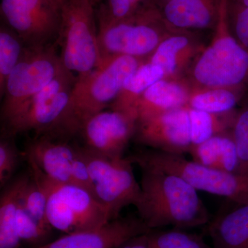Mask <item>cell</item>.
Instances as JSON below:
<instances>
[{
    "label": "cell",
    "mask_w": 248,
    "mask_h": 248,
    "mask_svg": "<svg viewBox=\"0 0 248 248\" xmlns=\"http://www.w3.org/2000/svg\"><path fill=\"white\" fill-rule=\"evenodd\" d=\"M62 66L77 79L102 62L95 9L89 0H67L62 6L58 42Z\"/></svg>",
    "instance_id": "277c9868"
},
{
    "label": "cell",
    "mask_w": 248,
    "mask_h": 248,
    "mask_svg": "<svg viewBox=\"0 0 248 248\" xmlns=\"http://www.w3.org/2000/svg\"><path fill=\"white\" fill-rule=\"evenodd\" d=\"M141 199L138 211L151 230L172 226L197 228L209 223L210 215L194 188L177 174L141 166Z\"/></svg>",
    "instance_id": "6da1fadb"
},
{
    "label": "cell",
    "mask_w": 248,
    "mask_h": 248,
    "mask_svg": "<svg viewBox=\"0 0 248 248\" xmlns=\"http://www.w3.org/2000/svg\"><path fill=\"white\" fill-rule=\"evenodd\" d=\"M230 4L236 40L248 53V7L232 0Z\"/></svg>",
    "instance_id": "1f68e13d"
},
{
    "label": "cell",
    "mask_w": 248,
    "mask_h": 248,
    "mask_svg": "<svg viewBox=\"0 0 248 248\" xmlns=\"http://www.w3.org/2000/svg\"><path fill=\"white\" fill-rule=\"evenodd\" d=\"M145 0H104L95 9L98 24H110L131 17L144 5Z\"/></svg>",
    "instance_id": "484cf974"
},
{
    "label": "cell",
    "mask_w": 248,
    "mask_h": 248,
    "mask_svg": "<svg viewBox=\"0 0 248 248\" xmlns=\"http://www.w3.org/2000/svg\"><path fill=\"white\" fill-rule=\"evenodd\" d=\"M58 50V45L40 48H26L20 61L6 81L1 108L3 124L64 68Z\"/></svg>",
    "instance_id": "52a82bcc"
},
{
    "label": "cell",
    "mask_w": 248,
    "mask_h": 248,
    "mask_svg": "<svg viewBox=\"0 0 248 248\" xmlns=\"http://www.w3.org/2000/svg\"><path fill=\"white\" fill-rule=\"evenodd\" d=\"M151 231L140 217H119L99 229L66 234L35 248H117L127 240Z\"/></svg>",
    "instance_id": "4fadbf2b"
},
{
    "label": "cell",
    "mask_w": 248,
    "mask_h": 248,
    "mask_svg": "<svg viewBox=\"0 0 248 248\" xmlns=\"http://www.w3.org/2000/svg\"><path fill=\"white\" fill-rule=\"evenodd\" d=\"M187 98L186 91L179 85L160 80L148 88L138 99L135 107L138 121L180 108Z\"/></svg>",
    "instance_id": "ac0fdd59"
},
{
    "label": "cell",
    "mask_w": 248,
    "mask_h": 248,
    "mask_svg": "<svg viewBox=\"0 0 248 248\" xmlns=\"http://www.w3.org/2000/svg\"><path fill=\"white\" fill-rule=\"evenodd\" d=\"M21 200L31 217L46 230L51 232L53 228L47 219L46 200L45 194L31 174L30 179L23 190Z\"/></svg>",
    "instance_id": "d4e9b609"
},
{
    "label": "cell",
    "mask_w": 248,
    "mask_h": 248,
    "mask_svg": "<svg viewBox=\"0 0 248 248\" xmlns=\"http://www.w3.org/2000/svg\"><path fill=\"white\" fill-rule=\"evenodd\" d=\"M137 122L135 116L108 108L86 120L78 134L85 146L112 159H121L135 135Z\"/></svg>",
    "instance_id": "8fae6325"
},
{
    "label": "cell",
    "mask_w": 248,
    "mask_h": 248,
    "mask_svg": "<svg viewBox=\"0 0 248 248\" xmlns=\"http://www.w3.org/2000/svg\"><path fill=\"white\" fill-rule=\"evenodd\" d=\"M26 173L12 179L0 197V248H20L22 241L17 234L16 215L22 194L30 179Z\"/></svg>",
    "instance_id": "ffe728a7"
},
{
    "label": "cell",
    "mask_w": 248,
    "mask_h": 248,
    "mask_svg": "<svg viewBox=\"0 0 248 248\" xmlns=\"http://www.w3.org/2000/svg\"><path fill=\"white\" fill-rule=\"evenodd\" d=\"M3 23L14 31L27 48L57 45L62 6L55 0H1Z\"/></svg>",
    "instance_id": "ba28073f"
},
{
    "label": "cell",
    "mask_w": 248,
    "mask_h": 248,
    "mask_svg": "<svg viewBox=\"0 0 248 248\" xmlns=\"http://www.w3.org/2000/svg\"><path fill=\"white\" fill-rule=\"evenodd\" d=\"M127 158L140 167L148 166L177 174L197 190L221 196L238 205L248 204V175L206 167L184 155L140 150Z\"/></svg>",
    "instance_id": "5b68a950"
},
{
    "label": "cell",
    "mask_w": 248,
    "mask_h": 248,
    "mask_svg": "<svg viewBox=\"0 0 248 248\" xmlns=\"http://www.w3.org/2000/svg\"><path fill=\"white\" fill-rule=\"evenodd\" d=\"M165 73L159 66L151 62L139 66L136 71L125 81L123 89L110 108L122 111L135 116V107L138 97L152 85L164 78Z\"/></svg>",
    "instance_id": "44dd1931"
},
{
    "label": "cell",
    "mask_w": 248,
    "mask_h": 248,
    "mask_svg": "<svg viewBox=\"0 0 248 248\" xmlns=\"http://www.w3.org/2000/svg\"><path fill=\"white\" fill-rule=\"evenodd\" d=\"M237 102V95L231 91L215 89L195 95L191 100L190 107L209 113L221 114L231 111Z\"/></svg>",
    "instance_id": "cb8c5ba5"
},
{
    "label": "cell",
    "mask_w": 248,
    "mask_h": 248,
    "mask_svg": "<svg viewBox=\"0 0 248 248\" xmlns=\"http://www.w3.org/2000/svg\"><path fill=\"white\" fill-rule=\"evenodd\" d=\"M156 12L145 4L131 17L98 24V40L102 60L120 55L143 56L159 46V35L151 22Z\"/></svg>",
    "instance_id": "9c48e42d"
},
{
    "label": "cell",
    "mask_w": 248,
    "mask_h": 248,
    "mask_svg": "<svg viewBox=\"0 0 248 248\" xmlns=\"http://www.w3.org/2000/svg\"><path fill=\"white\" fill-rule=\"evenodd\" d=\"M188 40L184 36H174L161 42L152 56L151 63L159 66L165 75L171 74L175 71L177 55L185 48Z\"/></svg>",
    "instance_id": "83f0119b"
},
{
    "label": "cell",
    "mask_w": 248,
    "mask_h": 248,
    "mask_svg": "<svg viewBox=\"0 0 248 248\" xmlns=\"http://www.w3.org/2000/svg\"><path fill=\"white\" fill-rule=\"evenodd\" d=\"M134 138L151 149L184 155L192 146L189 111L180 108L138 120Z\"/></svg>",
    "instance_id": "7c38bea8"
},
{
    "label": "cell",
    "mask_w": 248,
    "mask_h": 248,
    "mask_svg": "<svg viewBox=\"0 0 248 248\" xmlns=\"http://www.w3.org/2000/svg\"><path fill=\"white\" fill-rule=\"evenodd\" d=\"M77 78L65 68L3 124L1 134L15 137L33 132L35 136L68 138L66 121Z\"/></svg>",
    "instance_id": "3957f363"
},
{
    "label": "cell",
    "mask_w": 248,
    "mask_h": 248,
    "mask_svg": "<svg viewBox=\"0 0 248 248\" xmlns=\"http://www.w3.org/2000/svg\"><path fill=\"white\" fill-rule=\"evenodd\" d=\"M231 134L239 158L236 173L248 175V106L235 116Z\"/></svg>",
    "instance_id": "f1b7e54d"
},
{
    "label": "cell",
    "mask_w": 248,
    "mask_h": 248,
    "mask_svg": "<svg viewBox=\"0 0 248 248\" xmlns=\"http://www.w3.org/2000/svg\"><path fill=\"white\" fill-rule=\"evenodd\" d=\"M192 161L211 169L225 172H237L239 166L237 150L231 135H217L189 151Z\"/></svg>",
    "instance_id": "d6986e66"
},
{
    "label": "cell",
    "mask_w": 248,
    "mask_h": 248,
    "mask_svg": "<svg viewBox=\"0 0 248 248\" xmlns=\"http://www.w3.org/2000/svg\"><path fill=\"white\" fill-rule=\"evenodd\" d=\"M26 46L19 36L1 23L0 28V96L4 95L6 81L20 61Z\"/></svg>",
    "instance_id": "7402d4cb"
},
{
    "label": "cell",
    "mask_w": 248,
    "mask_h": 248,
    "mask_svg": "<svg viewBox=\"0 0 248 248\" xmlns=\"http://www.w3.org/2000/svg\"><path fill=\"white\" fill-rule=\"evenodd\" d=\"M234 1L235 2L239 3L240 4L244 5V6L248 7V0H232Z\"/></svg>",
    "instance_id": "836d02e7"
},
{
    "label": "cell",
    "mask_w": 248,
    "mask_h": 248,
    "mask_svg": "<svg viewBox=\"0 0 248 248\" xmlns=\"http://www.w3.org/2000/svg\"><path fill=\"white\" fill-rule=\"evenodd\" d=\"M54 182L73 220L74 233L99 229L112 221L108 210L84 187Z\"/></svg>",
    "instance_id": "9a60e30c"
},
{
    "label": "cell",
    "mask_w": 248,
    "mask_h": 248,
    "mask_svg": "<svg viewBox=\"0 0 248 248\" xmlns=\"http://www.w3.org/2000/svg\"><path fill=\"white\" fill-rule=\"evenodd\" d=\"M149 232L134 236L131 239L127 240L117 248H150L148 235Z\"/></svg>",
    "instance_id": "d6a6232c"
},
{
    "label": "cell",
    "mask_w": 248,
    "mask_h": 248,
    "mask_svg": "<svg viewBox=\"0 0 248 248\" xmlns=\"http://www.w3.org/2000/svg\"><path fill=\"white\" fill-rule=\"evenodd\" d=\"M162 2L163 5L166 4V3L169 2L170 0H160Z\"/></svg>",
    "instance_id": "d590c367"
},
{
    "label": "cell",
    "mask_w": 248,
    "mask_h": 248,
    "mask_svg": "<svg viewBox=\"0 0 248 248\" xmlns=\"http://www.w3.org/2000/svg\"><path fill=\"white\" fill-rule=\"evenodd\" d=\"M140 66L138 58L129 55L102 60L92 71L77 79L72 91L66 121L70 138L79 133L93 115L110 108L124 84Z\"/></svg>",
    "instance_id": "7a4b0ae2"
},
{
    "label": "cell",
    "mask_w": 248,
    "mask_h": 248,
    "mask_svg": "<svg viewBox=\"0 0 248 248\" xmlns=\"http://www.w3.org/2000/svg\"><path fill=\"white\" fill-rule=\"evenodd\" d=\"M208 231L213 248H248V204L217 216Z\"/></svg>",
    "instance_id": "e0dca14e"
},
{
    "label": "cell",
    "mask_w": 248,
    "mask_h": 248,
    "mask_svg": "<svg viewBox=\"0 0 248 248\" xmlns=\"http://www.w3.org/2000/svg\"><path fill=\"white\" fill-rule=\"evenodd\" d=\"M189 111L190 120V133L192 146L207 141L219 130L215 114L191 108Z\"/></svg>",
    "instance_id": "f546056e"
},
{
    "label": "cell",
    "mask_w": 248,
    "mask_h": 248,
    "mask_svg": "<svg viewBox=\"0 0 248 248\" xmlns=\"http://www.w3.org/2000/svg\"><path fill=\"white\" fill-rule=\"evenodd\" d=\"M55 1H58L59 4H60L62 5V6H63V5L66 2L67 0H55Z\"/></svg>",
    "instance_id": "e575fe53"
},
{
    "label": "cell",
    "mask_w": 248,
    "mask_h": 248,
    "mask_svg": "<svg viewBox=\"0 0 248 248\" xmlns=\"http://www.w3.org/2000/svg\"><path fill=\"white\" fill-rule=\"evenodd\" d=\"M150 248H213L200 235L186 232L179 228L149 234Z\"/></svg>",
    "instance_id": "603a6c76"
},
{
    "label": "cell",
    "mask_w": 248,
    "mask_h": 248,
    "mask_svg": "<svg viewBox=\"0 0 248 248\" xmlns=\"http://www.w3.org/2000/svg\"><path fill=\"white\" fill-rule=\"evenodd\" d=\"M59 139L35 136L26 145L24 156L30 159L48 177L62 184H73V164L78 155L77 145L72 146Z\"/></svg>",
    "instance_id": "5bb4252c"
},
{
    "label": "cell",
    "mask_w": 248,
    "mask_h": 248,
    "mask_svg": "<svg viewBox=\"0 0 248 248\" xmlns=\"http://www.w3.org/2000/svg\"><path fill=\"white\" fill-rule=\"evenodd\" d=\"M20 153L14 137L1 134L0 141V186L4 188L11 180L19 162Z\"/></svg>",
    "instance_id": "4dcf8cb0"
},
{
    "label": "cell",
    "mask_w": 248,
    "mask_h": 248,
    "mask_svg": "<svg viewBox=\"0 0 248 248\" xmlns=\"http://www.w3.org/2000/svg\"><path fill=\"white\" fill-rule=\"evenodd\" d=\"M78 148L87 164L96 198L108 210L112 220L119 218L122 209L128 205L138 208L141 186L127 156L112 159L85 146Z\"/></svg>",
    "instance_id": "8992f818"
},
{
    "label": "cell",
    "mask_w": 248,
    "mask_h": 248,
    "mask_svg": "<svg viewBox=\"0 0 248 248\" xmlns=\"http://www.w3.org/2000/svg\"><path fill=\"white\" fill-rule=\"evenodd\" d=\"M89 1H92L93 3H94V1H96L97 0H89Z\"/></svg>",
    "instance_id": "8d00e7d4"
},
{
    "label": "cell",
    "mask_w": 248,
    "mask_h": 248,
    "mask_svg": "<svg viewBox=\"0 0 248 248\" xmlns=\"http://www.w3.org/2000/svg\"><path fill=\"white\" fill-rule=\"evenodd\" d=\"M196 79L210 87H229L248 83V53L231 36L217 40L201 57Z\"/></svg>",
    "instance_id": "30bf717a"
},
{
    "label": "cell",
    "mask_w": 248,
    "mask_h": 248,
    "mask_svg": "<svg viewBox=\"0 0 248 248\" xmlns=\"http://www.w3.org/2000/svg\"><path fill=\"white\" fill-rule=\"evenodd\" d=\"M218 0H170L161 15L168 23L181 29H204L215 22Z\"/></svg>",
    "instance_id": "2e32d148"
},
{
    "label": "cell",
    "mask_w": 248,
    "mask_h": 248,
    "mask_svg": "<svg viewBox=\"0 0 248 248\" xmlns=\"http://www.w3.org/2000/svg\"><path fill=\"white\" fill-rule=\"evenodd\" d=\"M16 226L17 234L22 242L35 246L37 245V247L45 244L44 242L51 232L44 228L31 217L24 208L21 200L16 215Z\"/></svg>",
    "instance_id": "4316f807"
}]
</instances>
